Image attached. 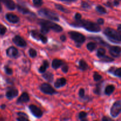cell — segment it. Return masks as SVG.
<instances>
[{
    "instance_id": "49",
    "label": "cell",
    "mask_w": 121,
    "mask_h": 121,
    "mask_svg": "<svg viewBox=\"0 0 121 121\" xmlns=\"http://www.w3.org/2000/svg\"><path fill=\"white\" fill-rule=\"evenodd\" d=\"M5 105H1V108H2V109H5Z\"/></svg>"
},
{
    "instance_id": "18",
    "label": "cell",
    "mask_w": 121,
    "mask_h": 121,
    "mask_svg": "<svg viewBox=\"0 0 121 121\" xmlns=\"http://www.w3.org/2000/svg\"><path fill=\"white\" fill-rule=\"evenodd\" d=\"M63 65L64 63L63 62L62 60H59V59H54L52 61V67L54 69H57L59 68Z\"/></svg>"
},
{
    "instance_id": "34",
    "label": "cell",
    "mask_w": 121,
    "mask_h": 121,
    "mask_svg": "<svg viewBox=\"0 0 121 121\" xmlns=\"http://www.w3.org/2000/svg\"><path fill=\"white\" fill-rule=\"evenodd\" d=\"M113 73L116 76L121 78V68L117 69L113 72Z\"/></svg>"
},
{
    "instance_id": "20",
    "label": "cell",
    "mask_w": 121,
    "mask_h": 121,
    "mask_svg": "<svg viewBox=\"0 0 121 121\" xmlns=\"http://www.w3.org/2000/svg\"><path fill=\"white\" fill-rule=\"evenodd\" d=\"M79 68L82 71H85L89 68L88 65L87 63L83 60H80L79 63Z\"/></svg>"
},
{
    "instance_id": "2",
    "label": "cell",
    "mask_w": 121,
    "mask_h": 121,
    "mask_svg": "<svg viewBox=\"0 0 121 121\" xmlns=\"http://www.w3.org/2000/svg\"><path fill=\"white\" fill-rule=\"evenodd\" d=\"M104 34L109 40L113 43L121 42V33L111 28H106L104 30Z\"/></svg>"
},
{
    "instance_id": "5",
    "label": "cell",
    "mask_w": 121,
    "mask_h": 121,
    "mask_svg": "<svg viewBox=\"0 0 121 121\" xmlns=\"http://www.w3.org/2000/svg\"><path fill=\"white\" fill-rule=\"evenodd\" d=\"M69 35L70 37L77 43L82 44L85 42L86 40V37L85 35L79 32L72 31L69 32Z\"/></svg>"
},
{
    "instance_id": "41",
    "label": "cell",
    "mask_w": 121,
    "mask_h": 121,
    "mask_svg": "<svg viewBox=\"0 0 121 121\" xmlns=\"http://www.w3.org/2000/svg\"><path fill=\"white\" fill-rule=\"evenodd\" d=\"M18 115L19 117H26V118H28V116L25 113H23V112H18Z\"/></svg>"
},
{
    "instance_id": "1",
    "label": "cell",
    "mask_w": 121,
    "mask_h": 121,
    "mask_svg": "<svg viewBox=\"0 0 121 121\" xmlns=\"http://www.w3.org/2000/svg\"><path fill=\"white\" fill-rule=\"evenodd\" d=\"M71 26L77 27H83L88 31L94 33H98L101 30L100 27L98 24L87 20H80L79 21H76L75 22L71 24Z\"/></svg>"
},
{
    "instance_id": "40",
    "label": "cell",
    "mask_w": 121,
    "mask_h": 121,
    "mask_svg": "<svg viewBox=\"0 0 121 121\" xmlns=\"http://www.w3.org/2000/svg\"><path fill=\"white\" fill-rule=\"evenodd\" d=\"M17 121H30L28 119V118H26V117H20L19 118H17Z\"/></svg>"
},
{
    "instance_id": "9",
    "label": "cell",
    "mask_w": 121,
    "mask_h": 121,
    "mask_svg": "<svg viewBox=\"0 0 121 121\" xmlns=\"http://www.w3.org/2000/svg\"><path fill=\"white\" fill-rule=\"evenodd\" d=\"M29 109L31 113L35 117L37 118H41L43 116V112L40 108L34 105H31L29 106Z\"/></svg>"
},
{
    "instance_id": "16",
    "label": "cell",
    "mask_w": 121,
    "mask_h": 121,
    "mask_svg": "<svg viewBox=\"0 0 121 121\" xmlns=\"http://www.w3.org/2000/svg\"><path fill=\"white\" fill-rule=\"evenodd\" d=\"M2 1L8 9L14 10L15 8V4L13 0H2Z\"/></svg>"
},
{
    "instance_id": "26",
    "label": "cell",
    "mask_w": 121,
    "mask_h": 121,
    "mask_svg": "<svg viewBox=\"0 0 121 121\" xmlns=\"http://www.w3.org/2000/svg\"><path fill=\"white\" fill-rule=\"evenodd\" d=\"M100 60L101 61L105 63H109V62H112V61H114V59L112 57H110L109 56H104L100 58Z\"/></svg>"
},
{
    "instance_id": "31",
    "label": "cell",
    "mask_w": 121,
    "mask_h": 121,
    "mask_svg": "<svg viewBox=\"0 0 121 121\" xmlns=\"http://www.w3.org/2000/svg\"><path fill=\"white\" fill-rule=\"evenodd\" d=\"M29 54L31 57L34 58L37 56V52L35 51V50L33 49V48H30L29 50Z\"/></svg>"
},
{
    "instance_id": "45",
    "label": "cell",
    "mask_w": 121,
    "mask_h": 121,
    "mask_svg": "<svg viewBox=\"0 0 121 121\" xmlns=\"http://www.w3.org/2000/svg\"><path fill=\"white\" fill-rule=\"evenodd\" d=\"M60 40H61L62 41H65V40H66V36H65V35H61V36H60Z\"/></svg>"
},
{
    "instance_id": "30",
    "label": "cell",
    "mask_w": 121,
    "mask_h": 121,
    "mask_svg": "<svg viewBox=\"0 0 121 121\" xmlns=\"http://www.w3.org/2000/svg\"><path fill=\"white\" fill-rule=\"evenodd\" d=\"M93 79H94L95 81L98 82L99 80H101L102 76L97 72H95L94 74H93Z\"/></svg>"
},
{
    "instance_id": "6",
    "label": "cell",
    "mask_w": 121,
    "mask_h": 121,
    "mask_svg": "<svg viewBox=\"0 0 121 121\" xmlns=\"http://www.w3.org/2000/svg\"><path fill=\"white\" fill-rule=\"evenodd\" d=\"M121 112V100L115 102L111 109V115L112 117H117Z\"/></svg>"
},
{
    "instance_id": "3",
    "label": "cell",
    "mask_w": 121,
    "mask_h": 121,
    "mask_svg": "<svg viewBox=\"0 0 121 121\" xmlns=\"http://www.w3.org/2000/svg\"><path fill=\"white\" fill-rule=\"evenodd\" d=\"M39 23L40 26L46 27L49 30H52L57 32V33H59V32H61L63 31V28L61 26H59L57 24L52 22V21L44 20H39Z\"/></svg>"
},
{
    "instance_id": "37",
    "label": "cell",
    "mask_w": 121,
    "mask_h": 121,
    "mask_svg": "<svg viewBox=\"0 0 121 121\" xmlns=\"http://www.w3.org/2000/svg\"><path fill=\"white\" fill-rule=\"evenodd\" d=\"M85 89H80V91H79V96L80 97V98H84V96H85Z\"/></svg>"
},
{
    "instance_id": "11",
    "label": "cell",
    "mask_w": 121,
    "mask_h": 121,
    "mask_svg": "<svg viewBox=\"0 0 121 121\" xmlns=\"http://www.w3.org/2000/svg\"><path fill=\"white\" fill-rule=\"evenodd\" d=\"M109 53L112 56L118 57L121 54V48L118 46H111L109 48Z\"/></svg>"
},
{
    "instance_id": "27",
    "label": "cell",
    "mask_w": 121,
    "mask_h": 121,
    "mask_svg": "<svg viewBox=\"0 0 121 121\" xmlns=\"http://www.w3.org/2000/svg\"><path fill=\"white\" fill-rule=\"evenodd\" d=\"M105 53H106V51L104 48H99L97 51V56L100 59V58L102 57L103 56L105 55Z\"/></svg>"
},
{
    "instance_id": "38",
    "label": "cell",
    "mask_w": 121,
    "mask_h": 121,
    "mask_svg": "<svg viewBox=\"0 0 121 121\" xmlns=\"http://www.w3.org/2000/svg\"><path fill=\"white\" fill-rule=\"evenodd\" d=\"M61 70H62L63 72L64 73H67L68 72V70H69V67L67 65H63L62 66H61Z\"/></svg>"
},
{
    "instance_id": "47",
    "label": "cell",
    "mask_w": 121,
    "mask_h": 121,
    "mask_svg": "<svg viewBox=\"0 0 121 121\" xmlns=\"http://www.w3.org/2000/svg\"><path fill=\"white\" fill-rule=\"evenodd\" d=\"M1 1L2 0H0V12L2 11V6H1Z\"/></svg>"
},
{
    "instance_id": "17",
    "label": "cell",
    "mask_w": 121,
    "mask_h": 121,
    "mask_svg": "<svg viewBox=\"0 0 121 121\" xmlns=\"http://www.w3.org/2000/svg\"><path fill=\"white\" fill-rule=\"evenodd\" d=\"M66 84V79L65 78H61L58 79L54 83V86L56 88H60V87H63Z\"/></svg>"
},
{
    "instance_id": "44",
    "label": "cell",
    "mask_w": 121,
    "mask_h": 121,
    "mask_svg": "<svg viewBox=\"0 0 121 121\" xmlns=\"http://www.w3.org/2000/svg\"><path fill=\"white\" fill-rule=\"evenodd\" d=\"M82 7H83V8H89V4L87 3L84 2H82Z\"/></svg>"
},
{
    "instance_id": "48",
    "label": "cell",
    "mask_w": 121,
    "mask_h": 121,
    "mask_svg": "<svg viewBox=\"0 0 121 121\" xmlns=\"http://www.w3.org/2000/svg\"><path fill=\"white\" fill-rule=\"evenodd\" d=\"M61 1H69V2H72V1H74L76 0H61Z\"/></svg>"
},
{
    "instance_id": "8",
    "label": "cell",
    "mask_w": 121,
    "mask_h": 121,
    "mask_svg": "<svg viewBox=\"0 0 121 121\" xmlns=\"http://www.w3.org/2000/svg\"><path fill=\"white\" fill-rule=\"evenodd\" d=\"M31 35L35 40L42 41L43 43H46L47 42V39L44 34L40 33L36 30H33L31 31Z\"/></svg>"
},
{
    "instance_id": "50",
    "label": "cell",
    "mask_w": 121,
    "mask_h": 121,
    "mask_svg": "<svg viewBox=\"0 0 121 121\" xmlns=\"http://www.w3.org/2000/svg\"></svg>"
},
{
    "instance_id": "25",
    "label": "cell",
    "mask_w": 121,
    "mask_h": 121,
    "mask_svg": "<svg viewBox=\"0 0 121 121\" xmlns=\"http://www.w3.org/2000/svg\"><path fill=\"white\" fill-rule=\"evenodd\" d=\"M87 113L85 112H80L79 114V118L80 121H88L86 117H87Z\"/></svg>"
},
{
    "instance_id": "35",
    "label": "cell",
    "mask_w": 121,
    "mask_h": 121,
    "mask_svg": "<svg viewBox=\"0 0 121 121\" xmlns=\"http://www.w3.org/2000/svg\"><path fill=\"white\" fill-rule=\"evenodd\" d=\"M7 31V28L2 25L0 24V34L1 35H4Z\"/></svg>"
},
{
    "instance_id": "46",
    "label": "cell",
    "mask_w": 121,
    "mask_h": 121,
    "mask_svg": "<svg viewBox=\"0 0 121 121\" xmlns=\"http://www.w3.org/2000/svg\"><path fill=\"white\" fill-rule=\"evenodd\" d=\"M118 30L119 32H121V24H119L118 27Z\"/></svg>"
},
{
    "instance_id": "28",
    "label": "cell",
    "mask_w": 121,
    "mask_h": 121,
    "mask_svg": "<svg viewBox=\"0 0 121 121\" xmlns=\"http://www.w3.org/2000/svg\"><path fill=\"white\" fill-rule=\"evenodd\" d=\"M96 11L98 13H100V14H106V13H107L106 9L101 5L97 6L96 8Z\"/></svg>"
},
{
    "instance_id": "15",
    "label": "cell",
    "mask_w": 121,
    "mask_h": 121,
    "mask_svg": "<svg viewBox=\"0 0 121 121\" xmlns=\"http://www.w3.org/2000/svg\"><path fill=\"white\" fill-rule=\"evenodd\" d=\"M30 100V96L26 92H24L21 94L18 98V99L17 100V103L18 104H24V103H27Z\"/></svg>"
},
{
    "instance_id": "33",
    "label": "cell",
    "mask_w": 121,
    "mask_h": 121,
    "mask_svg": "<svg viewBox=\"0 0 121 121\" xmlns=\"http://www.w3.org/2000/svg\"><path fill=\"white\" fill-rule=\"evenodd\" d=\"M43 3V0H33V4L37 7H40L42 5Z\"/></svg>"
},
{
    "instance_id": "29",
    "label": "cell",
    "mask_w": 121,
    "mask_h": 121,
    "mask_svg": "<svg viewBox=\"0 0 121 121\" xmlns=\"http://www.w3.org/2000/svg\"><path fill=\"white\" fill-rule=\"evenodd\" d=\"M55 7L57 9H59V10L61 11L62 12H64V13H69V11L67 10V9H66V8H65L63 6L61 5L60 4H55Z\"/></svg>"
},
{
    "instance_id": "22",
    "label": "cell",
    "mask_w": 121,
    "mask_h": 121,
    "mask_svg": "<svg viewBox=\"0 0 121 121\" xmlns=\"http://www.w3.org/2000/svg\"><path fill=\"white\" fill-rule=\"evenodd\" d=\"M17 8H18V10L20 13H22L23 14H28L30 13L29 9H28V8L24 7V6L20 5H18Z\"/></svg>"
},
{
    "instance_id": "7",
    "label": "cell",
    "mask_w": 121,
    "mask_h": 121,
    "mask_svg": "<svg viewBox=\"0 0 121 121\" xmlns=\"http://www.w3.org/2000/svg\"><path fill=\"white\" fill-rule=\"evenodd\" d=\"M40 90L44 93L47 95H53L56 93V91L48 83H43L40 86Z\"/></svg>"
},
{
    "instance_id": "4",
    "label": "cell",
    "mask_w": 121,
    "mask_h": 121,
    "mask_svg": "<svg viewBox=\"0 0 121 121\" xmlns=\"http://www.w3.org/2000/svg\"><path fill=\"white\" fill-rule=\"evenodd\" d=\"M38 13L41 16L50 19V20H52L56 21H59V18L57 14H56L53 11L50 10V9L43 8V9H41L40 10H39Z\"/></svg>"
},
{
    "instance_id": "21",
    "label": "cell",
    "mask_w": 121,
    "mask_h": 121,
    "mask_svg": "<svg viewBox=\"0 0 121 121\" xmlns=\"http://www.w3.org/2000/svg\"><path fill=\"white\" fill-rule=\"evenodd\" d=\"M114 91H115L114 86H113V85H108V86H106V87L105 88V94L107 95H111L112 93H113Z\"/></svg>"
},
{
    "instance_id": "13",
    "label": "cell",
    "mask_w": 121,
    "mask_h": 121,
    "mask_svg": "<svg viewBox=\"0 0 121 121\" xmlns=\"http://www.w3.org/2000/svg\"><path fill=\"white\" fill-rule=\"evenodd\" d=\"M18 95V91L14 88L9 89L6 92V97L8 99H13L17 96Z\"/></svg>"
},
{
    "instance_id": "14",
    "label": "cell",
    "mask_w": 121,
    "mask_h": 121,
    "mask_svg": "<svg viewBox=\"0 0 121 121\" xmlns=\"http://www.w3.org/2000/svg\"><path fill=\"white\" fill-rule=\"evenodd\" d=\"M5 17L7 21H9L11 23H17L20 21V18H19L15 14H12V13H8V14H7L5 15Z\"/></svg>"
},
{
    "instance_id": "24",
    "label": "cell",
    "mask_w": 121,
    "mask_h": 121,
    "mask_svg": "<svg viewBox=\"0 0 121 121\" xmlns=\"http://www.w3.org/2000/svg\"><path fill=\"white\" fill-rule=\"evenodd\" d=\"M97 47V44L96 43L94 42H91L87 44V50H89L91 52H92V51L94 50Z\"/></svg>"
},
{
    "instance_id": "42",
    "label": "cell",
    "mask_w": 121,
    "mask_h": 121,
    "mask_svg": "<svg viewBox=\"0 0 121 121\" xmlns=\"http://www.w3.org/2000/svg\"><path fill=\"white\" fill-rule=\"evenodd\" d=\"M102 121H113V120L108 117H104L102 118Z\"/></svg>"
},
{
    "instance_id": "19",
    "label": "cell",
    "mask_w": 121,
    "mask_h": 121,
    "mask_svg": "<svg viewBox=\"0 0 121 121\" xmlns=\"http://www.w3.org/2000/svg\"><path fill=\"white\" fill-rule=\"evenodd\" d=\"M49 67V63L47 61V60H44L43 63L42 65L40 66L39 68V71L40 73H44L46 71L47 69Z\"/></svg>"
},
{
    "instance_id": "32",
    "label": "cell",
    "mask_w": 121,
    "mask_h": 121,
    "mask_svg": "<svg viewBox=\"0 0 121 121\" xmlns=\"http://www.w3.org/2000/svg\"><path fill=\"white\" fill-rule=\"evenodd\" d=\"M4 70L5 72L7 73L8 75H11L13 74V69L10 67H9L8 66H5L4 67Z\"/></svg>"
},
{
    "instance_id": "36",
    "label": "cell",
    "mask_w": 121,
    "mask_h": 121,
    "mask_svg": "<svg viewBox=\"0 0 121 121\" xmlns=\"http://www.w3.org/2000/svg\"><path fill=\"white\" fill-rule=\"evenodd\" d=\"M100 84H98L96 87L95 90L94 91V92L96 93L97 95H100V92H101V87H100Z\"/></svg>"
},
{
    "instance_id": "43",
    "label": "cell",
    "mask_w": 121,
    "mask_h": 121,
    "mask_svg": "<svg viewBox=\"0 0 121 121\" xmlns=\"http://www.w3.org/2000/svg\"><path fill=\"white\" fill-rule=\"evenodd\" d=\"M97 22H98V24H104V20L103 18H99L98 20V21H97Z\"/></svg>"
},
{
    "instance_id": "12",
    "label": "cell",
    "mask_w": 121,
    "mask_h": 121,
    "mask_svg": "<svg viewBox=\"0 0 121 121\" xmlns=\"http://www.w3.org/2000/svg\"><path fill=\"white\" fill-rule=\"evenodd\" d=\"M7 55L11 58H17L18 55V51L15 47H10L7 50Z\"/></svg>"
},
{
    "instance_id": "39",
    "label": "cell",
    "mask_w": 121,
    "mask_h": 121,
    "mask_svg": "<svg viewBox=\"0 0 121 121\" xmlns=\"http://www.w3.org/2000/svg\"><path fill=\"white\" fill-rule=\"evenodd\" d=\"M74 18H75V19L76 21H79V20H81L82 15L80 14V13H76L75 15V16H74Z\"/></svg>"
},
{
    "instance_id": "10",
    "label": "cell",
    "mask_w": 121,
    "mask_h": 121,
    "mask_svg": "<svg viewBox=\"0 0 121 121\" xmlns=\"http://www.w3.org/2000/svg\"><path fill=\"white\" fill-rule=\"evenodd\" d=\"M13 41L17 46L20 47H24L27 46L26 41L20 35H15L13 39Z\"/></svg>"
},
{
    "instance_id": "23",
    "label": "cell",
    "mask_w": 121,
    "mask_h": 121,
    "mask_svg": "<svg viewBox=\"0 0 121 121\" xmlns=\"http://www.w3.org/2000/svg\"><path fill=\"white\" fill-rule=\"evenodd\" d=\"M43 77L46 80L50 82H52L53 80V74L52 73H50V72H47V73L43 74Z\"/></svg>"
}]
</instances>
